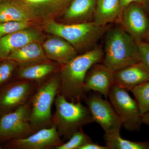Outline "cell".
Returning a JSON list of instances; mask_svg holds the SVG:
<instances>
[{
    "label": "cell",
    "mask_w": 149,
    "mask_h": 149,
    "mask_svg": "<svg viewBox=\"0 0 149 149\" xmlns=\"http://www.w3.org/2000/svg\"><path fill=\"white\" fill-rule=\"evenodd\" d=\"M79 149H108L106 146H102L93 141L83 145Z\"/></svg>",
    "instance_id": "83f0119b"
},
{
    "label": "cell",
    "mask_w": 149,
    "mask_h": 149,
    "mask_svg": "<svg viewBox=\"0 0 149 149\" xmlns=\"http://www.w3.org/2000/svg\"><path fill=\"white\" fill-rule=\"evenodd\" d=\"M36 23L31 22L12 21L0 22V38L27 28L34 27Z\"/></svg>",
    "instance_id": "d4e9b609"
},
{
    "label": "cell",
    "mask_w": 149,
    "mask_h": 149,
    "mask_svg": "<svg viewBox=\"0 0 149 149\" xmlns=\"http://www.w3.org/2000/svg\"><path fill=\"white\" fill-rule=\"evenodd\" d=\"M91 141L92 139L84 133L82 128L73 133L68 141L63 143L55 149H79L83 145Z\"/></svg>",
    "instance_id": "cb8c5ba5"
},
{
    "label": "cell",
    "mask_w": 149,
    "mask_h": 149,
    "mask_svg": "<svg viewBox=\"0 0 149 149\" xmlns=\"http://www.w3.org/2000/svg\"><path fill=\"white\" fill-rule=\"evenodd\" d=\"M135 3L123 9L120 22L123 29L138 42L148 35L149 22L143 8Z\"/></svg>",
    "instance_id": "8fae6325"
},
{
    "label": "cell",
    "mask_w": 149,
    "mask_h": 149,
    "mask_svg": "<svg viewBox=\"0 0 149 149\" xmlns=\"http://www.w3.org/2000/svg\"><path fill=\"white\" fill-rule=\"evenodd\" d=\"M120 5L122 10L123 9L128 6L129 5L133 3H143L144 2V0H120Z\"/></svg>",
    "instance_id": "f1b7e54d"
},
{
    "label": "cell",
    "mask_w": 149,
    "mask_h": 149,
    "mask_svg": "<svg viewBox=\"0 0 149 149\" xmlns=\"http://www.w3.org/2000/svg\"><path fill=\"white\" fill-rule=\"evenodd\" d=\"M142 123L149 125V112L141 115Z\"/></svg>",
    "instance_id": "f546056e"
},
{
    "label": "cell",
    "mask_w": 149,
    "mask_h": 149,
    "mask_svg": "<svg viewBox=\"0 0 149 149\" xmlns=\"http://www.w3.org/2000/svg\"><path fill=\"white\" fill-rule=\"evenodd\" d=\"M29 101L13 111L3 114L0 118V140L22 139L32 134Z\"/></svg>",
    "instance_id": "ba28073f"
},
{
    "label": "cell",
    "mask_w": 149,
    "mask_h": 149,
    "mask_svg": "<svg viewBox=\"0 0 149 149\" xmlns=\"http://www.w3.org/2000/svg\"><path fill=\"white\" fill-rule=\"evenodd\" d=\"M59 87V76L57 72L40 83L29 100L30 122L33 133L53 125L52 107Z\"/></svg>",
    "instance_id": "5b68a950"
},
{
    "label": "cell",
    "mask_w": 149,
    "mask_h": 149,
    "mask_svg": "<svg viewBox=\"0 0 149 149\" xmlns=\"http://www.w3.org/2000/svg\"><path fill=\"white\" fill-rule=\"evenodd\" d=\"M0 113H1V112H0Z\"/></svg>",
    "instance_id": "836d02e7"
},
{
    "label": "cell",
    "mask_w": 149,
    "mask_h": 149,
    "mask_svg": "<svg viewBox=\"0 0 149 149\" xmlns=\"http://www.w3.org/2000/svg\"><path fill=\"white\" fill-rule=\"evenodd\" d=\"M148 36L149 37V29L148 32Z\"/></svg>",
    "instance_id": "4dcf8cb0"
},
{
    "label": "cell",
    "mask_w": 149,
    "mask_h": 149,
    "mask_svg": "<svg viewBox=\"0 0 149 149\" xmlns=\"http://www.w3.org/2000/svg\"><path fill=\"white\" fill-rule=\"evenodd\" d=\"M108 149H149V141L134 142L123 139L120 133L104 136Z\"/></svg>",
    "instance_id": "7402d4cb"
},
{
    "label": "cell",
    "mask_w": 149,
    "mask_h": 149,
    "mask_svg": "<svg viewBox=\"0 0 149 149\" xmlns=\"http://www.w3.org/2000/svg\"><path fill=\"white\" fill-rule=\"evenodd\" d=\"M1 148H2L1 147V146H0V149H1Z\"/></svg>",
    "instance_id": "1f68e13d"
},
{
    "label": "cell",
    "mask_w": 149,
    "mask_h": 149,
    "mask_svg": "<svg viewBox=\"0 0 149 149\" xmlns=\"http://www.w3.org/2000/svg\"><path fill=\"white\" fill-rule=\"evenodd\" d=\"M47 58L61 65L66 64L77 55V51L61 37L52 35L42 43Z\"/></svg>",
    "instance_id": "9a60e30c"
},
{
    "label": "cell",
    "mask_w": 149,
    "mask_h": 149,
    "mask_svg": "<svg viewBox=\"0 0 149 149\" xmlns=\"http://www.w3.org/2000/svg\"><path fill=\"white\" fill-rule=\"evenodd\" d=\"M97 0H72L63 13V19L70 23L88 22L94 17Z\"/></svg>",
    "instance_id": "d6986e66"
},
{
    "label": "cell",
    "mask_w": 149,
    "mask_h": 149,
    "mask_svg": "<svg viewBox=\"0 0 149 149\" xmlns=\"http://www.w3.org/2000/svg\"><path fill=\"white\" fill-rule=\"evenodd\" d=\"M3 1V0H0V1Z\"/></svg>",
    "instance_id": "d6a6232c"
},
{
    "label": "cell",
    "mask_w": 149,
    "mask_h": 149,
    "mask_svg": "<svg viewBox=\"0 0 149 149\" xmlns=\"http://www.w3.org/2000/svg\"><path fill=\"white\" fill-rule=\"evenodd\" d=\"M90 92L83 100L91 112L94 122L100 125L105 134L120 133L122 121L111 104L103 99L100 93Z\"/></svg>",
    "instance_id": "52a82bcc"
},
{
    "label": "cell",
    "mask_w": 149,
    "mask_h": 149,
    "mask_svg": "<svg viewBox=\"0 0 149 149\" xmlns=\"http://www.w3.org/2000/svg\"><path fill=\"white\" fill-rule=\"evenodd\" d=\"M141 61L149 68V43L140 41L137 42Z\"/></svg>",
    "instance_id": "4316f807"
},
{
    "label": "cell",
    "mask_w": 149,
    "mask_h": 149,
    "mask_svg": "<svg viewBox=\"0 0 149 149\" xmlns=\"http://www.w3.org/2000/svg\"><path fill=\"white\" fill-rule=\"evenodd\" d=\"M31 9L42 21L54 19L63 12L72 0H19Z\"/></svg>",
    "instance_id": "ac0fdd59"
},
{
    "label": "cell",
    "mask_w": 149,
    "mask_h": 149,
    "mask_svg": "<svg viewBox=\"0 0 149 149\" xmlns=\"http://www.w3.org/2000/svg\"><path fill=\"white\" fill-rule=\"evenodd\" d=\"M114 85V72L103 63H97L94 65L88 71L83 89L86 93L96 92L107 98Z\"/></svg>",
    "instance_id": "7c38bea8"
},
{
    "label": "cell",
    "mask_w": 149,
    "mask_h": 149,
    "mask_svg": "<svg viewBox=\"0 0 149 149\" xmlns=\"http://www.w3.org/2000/svg\"><path fill=\"white\" fill-rule=\"evenodd\" d=\"M0 63V86L5 83L11 77L18 66L17 63L10 60H3Z\"/></svg>",
    "instance_id": "484cf974"
},
{
    "label": "cell",
    "mask_w": 149,
    "mask_h": 149,
    "mask_svg": "<svg viewBox=\"0 0 149 149\" xmlns=\"http://www.w3.org/2000/svg\"><path fill=\"white\" fill-rule=\"evenodd\" d=\"M40 84L18 80L6 86L0 91V112L13 111L28 102Z\"/></svg>",
    "instance_id": "9c48e42d"
},
{
    "label": "cell",
    "mask_w": 149,
    "mask_h": 149,
    "mask_svg": "<svg viewBox=\"0 0 149 149\" xmlns=\"http://www.w3.org/2000/svg\"><path fill=\"white\" fill-rule=\"evenodd\" d=\"M122 12L120 0H97L94 21L103 26L120 22Z\"/></svg>",
    "instance_id": "ffe728a7"
},
{
    "label": "cell",
    "mask_w": 149,
    "mask_h": 149,
    "mask_svg": "<svg viewBox=\"0 0 149 149\" xmlns=\"http://www.w3.org/2000/svg\"><path fill=\"white\" fill-rule=\"evenodd\" d=\"M42 21L39 17L19 0H3L0 1V22H6Z\"/></svg>",
    "instance_id": "2e32d148"
},
{
    "label": "cell",
    "mask_w": 149,
    "mask_h": 149,
    "mask_svg": "<svg viewBox=\"0 0 149 149\" xmlns=\"http://www.w3.org/2000/svg\"><path fill=\"white\" fill-rule=\"evenodd\" d=\"M43 22V29L51 35L66 40L76 49H91L100 40L106 30V26L100 25L94 21L63 24L47 19Z\"/></svg>",
    "instance_id": "3957f363"
},
{
    "label": "cell",
    "mask_w": 149,
    "mask_h": 149,
    "mask_svg": "<svg viewBox=\"0 0 149 149\" xmlns=\"http://www.w3.org/2000/svg\"><path fill=\"white\" fill-rule=\"evenodd\" d=\"M139 106L141 115L149 112V80L135 87L131 91Z\"/></svg>",
    "instance_id": "603a6c76"
},
{
    "label": "cell",
    "mask_w": 149,
    "mask_h": 149,
    "mask_svg": "<svg viewBox=\"0 0 149 149\" xmlns=\"http://www.w3.org/2000/svg\"><path fill=\"white\" fill-rule=\"evenodd\" d=\"M44 35L35 27H29L14 32L0 38V60L6 59L14 51L28 43L39 42L42 43Z\"/></svg>",
    "instance_id": "4fadbf2b"
},
{
    "label": "cell",
    "mask_w": 149,
    "mask_h": 149,
    "mask_svg": "<svg viewBox=\"0 0 149 149\" xmlns=\"http://www.w3.org/2000/svg\"><path fill=\"white\" fill-rule=\"evenodd\" d=\"M115 85L131 92L135 87L149 80V68L141 61L114 72Z\"/></svg>",
    "instance_id": "5bb4252c"
},
{
    "label": "cell",
    "mask_w": 149,
    "mask_h": 149,
    "mask_svg": "<svg viewBox=\"0 0 149 149\" xmlns=\"http://www.w3.org/2000/svg\"><path fill=\"white\" fill-rule=\"evenodd\" d=\"M61 138L56 126L53 125L25 138L8 141L7 147L15 149H56L63 143Z\"/></svg>",
    "instance_id": "30bf717a"
},
{
    "label": "cell",
    "mask_w": 149,
    "mask_h": 149,
    "mask_svg": "<svg viewBox=\"0 0 149 149\" xmlns=\"http://www.w3.org/2000/svg\"><path fill=\"white\" fill-rule=\"evenodd\" d=\"M54 103L56 110L53 124L61 138L68 139L83 126L94 122L88 107L82 104L81 101H69L58 94Z\"/></svg>",
    "instance_id": "277c9868"
},
{
    "label": "cell",
    "mask_w": 149,
    "mask_h": 149,
    "mask_svg": "<svg viewBox=\"0 0 149 149\" xmlns=\"http://www.w3.org/2000/svg\"><path fill=\"white\" fill-rule=\"evenodd\" d=\"M108 97L125 129L132 132L139 131L143 124L141 115L137 102L130 97L128 91L114 85Z\"/></svg>",
    "instance_id": "8992f818"
},
{
    "label": "cell",
    "mask_w": 149,
    "mask_h": 149,
    "mask_svg": "<svg viewBox=\"0 0 149 149\" xmlns=\"http://www.w3.org/2000/svg\"><path fill=\"white\" fill-rule=\"evenodd\" d=\"M104 52L103 64L114 72L141 61L137 42L118 26L107 32Z\"/></svg>",
    "instance_id": "7a4b0ae2"
},
{
    "label": "cell",
    "mask_w": 149,
    "mask_h": 149,
    "mask_svg": "<svg viewBox=\"0 0 149 149\" xmlns=\"http://www.w3.org/2000/svg\"><path fill=\"white\" fill-rule=\"evenodd\" d=\"M17 70V80H26L39 83L44 82L47 77L54 74L58 69V65L50 60L31 63L18 65Z\"/></svg>",
    "instance_id": "e0dca14e"
},
{
    "label": "cell",
    "mask_w": 149,
    "mask_h": 149,
    "mask_svg": "<svg viewBox=\"0 0 149 149\" xmlns=\"http://www.w3.org/2000/svg\"><path fill=\"white\" fill-rule=\"evenodd\" d=\"M6 59L15 62L18 65L31 64L49 59L43 49L42 42H39L28 43L14 51Z\"/></svg>",
    "instance_id": "44dd1931"
},
{
    "label": "cell",
    "mask_w": 149,
    "mask_h": 149,
    "mask_svg": "<svg viewBox=\"0 0 149 149\" xmlns=\"http://www.w3.org/2000/svg\"><path fill=\"white\" fill-rule=\"evenodd\" d=\"M104 55L101 48L95 47L61 65L58 94L69 101L83 100L86 94L83 89L86 75L94 65L102 61Z\"/></svg>",
    "instance_id": "6da1fadb"
}]
</instances>
